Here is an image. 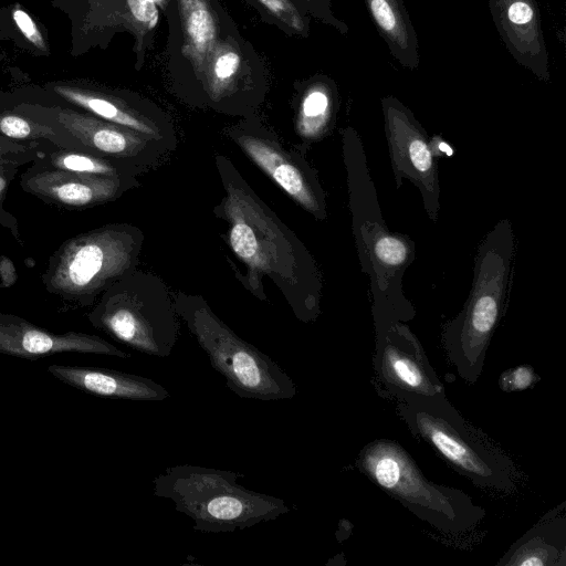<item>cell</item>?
<instances>
[{
  "instance_id": "33",
  "label": "cell",
  "mask_w": 566,
  "mask_h": 566,
  "mask_svg": "<svg viewBox=\"0 0 566 566\" xmlns=\"http://www.w3.org/2000/svg\"><path fill=\"white\" fill-rule=\"evenodd\" d=\"M429 144L434 157L452 156L453 154L452 147L440 136L429 137Z\"/></svg>"
},
{
  "instance_id": "26",
  "label": "cell",
  "mask_w": 566,
  "mask_h": 566,
  "mask_svg": "<svg viewBox=\"0 0 566 566\" xmlns=\"http://www.w3.org/2000/svg\"><path fill=\"white\" fill-rule=\"evenodd\" d=\"M55 145L36 142L13 140L0 134V165L11 164L18 167L31 164L41 157L44 150Z\"/></svg>"
},
{
  "instance_id": "15",
  "label": "cell",
  "mask_w": 566,
  "mask_h": 566,
  "mask_svg": "<svg viewBox=\"0 0 566 566\" xmlns=\"http://www.w3.org/2000/svg\"><path fill=\"white\" fill-rule=\"evenodd\" d=\"M45 90L69 106L151 136L176 149L174 125L163 113L143 108L120 94L82 80L49 82Z\"/></svg>"
},
{
  "instance_id": "5",
  "label": "cell",
  "mask_w": 566,
  "mask_h": 566,
  "mask_svg": "<svg viewBox=\"0 0 566 566\" xmlns=\"http://www.w3.org/2000/svg\"><path fill=\"white\" fill-rule=\"evenodd\" d=\"M242 474L230 470L180 464L153 480L154 494L172 501L176 511L193 521L202 533H228L273 521L290 512L276 496L238 483Z\"/></svg>"
},
{
  "instance_id": "19",
  "label": "cell",
  "mask_w": 566,
  "mask_h": 566,
  "mask_svg": "<svg viewBox=\"0 0 566 566\" xmlns=\"http://www.w3.org/2000/svg\"><path fill=\"white\" fill-rule=\"evenodd\" d=\"M566 564L565 504L547 512L497 562L504 566H564Z\"/></svg>"
},
{
  "instance_id": "14",
  "label": "cell",
  "mask_w": 566,
  "mask_h": 566,
  "mask_svg": "<svg viewBox=\"0 0 566 566\" xmlns=\"http://www.w3.org/2000/svg\"><path fill=\"white\" fill-rule=\"evenodd\" d=\"M20 186L41 201L65 210H84L120 198L139 186L138 178L81 174L44 166L36 160L20 176Z\"/></svg>"
},
{
  "instance_id": "21",
  "label": "cell",
  "mask_w": 566,
  "mask_h": 566,
  "mask_svg": "<svg viewBox=\"0 0 566 566\" xmlns=\"http://www.w3.org/2000/svg\"><path fill=\"white\" fill-rule=\"evenodd\" d=\"M337 112L338 95L335 84L327 77L312 81L303 91L295 117V132L305 146L331 133Z\"/></svg>"
},
{
  "instance_id": "22",
  "label": "cell",
  "mask_w": 566,
  "mask_h": 566,
  "mask_svg": "<svg viewBox=\"0 0 566 566\" xmlns=\"http://www.w3.org/2000/svg\"><path fill=\"white\" fill-rule=\"evenodd\" d=\"M182 22L184 51L195 71L203 75L210 53L218 42L219 27L208 0H178Z\"/></svg>"
},
{
  "instance_id": "17",
  "label": "cell",
  "mask_w": 566,
  "mask_h": 566,
  "mask_svg": "<svg viewBox=\"0 0 566 566\" xmlns=\"http://www.w3.org/2000/svg\"><path fill=\"white\" fill-rule=\"evenodd\" d=\"M488 6L512 57L541 81L549 82L548 51L536 0H488Z\"/></svg>"
},
{
  "instance_id": "8",
  "label": "cell",
  "mask_w": 566,
  "mask_h": 566,
  "mask_svg": "<svg viewBox=\"0 0 566 566\" xmlns=\"http://www.w3.org/2000/svg\"><path fill=\"white\" fill-rule=\"evenodd\" d=\"M172 297L178 317L233 394L262 401L295 397L297 387L287 373L269 355L237 335L201 295L177 290Z\"/></svg>"
},
{
  "instance_id": "25",
  "label": "cell",
  "mask_w": 566,
  "mask_h": 566,
  "mask_svg": "<svg viewBox=\"0 0 566 566\" xmlns=\"http://www.w3.org/2000/svg\"><path fill=\"white\" fill-rule=\"evenodd\" d=\"M241 64L240 51L233 43L217 42L203 72L207 94L212 102H220L234 91Z\"/></svg>"
},
{
  "instance_id": "2",
  "label": "cell",
  "mask_w": 566,
  "mask_h": 566,
  "mask_svg": "<svg viewBox=\"0 0 566 566\" xmlns=\"http://www.w3.org/2000/svg\"><path fill=\"white\" fill-rule=\"evenodd\" d=\"M342 136L353 235L361 271L370 280L373 304L389 307L402 322L411 321L416 310L403 294L402 277L416 260V243L388 229L357 132L347 127Z\"/></svg>"
},
{
  "instance_id": "10",
  "label": "cell",
  "mask_w": 566,
  "mask_h": 566,
  "mask_svg": "<svg viewBox=\"0 0 566 566\" xmlns=\"http://www.w3.org/2000/svg\"><path fill=\"white\" fill-rule=\"evenodd\" d=\"M375 326L373 367L380 391L397 401L446 396V387L406 322L371 304Z\"/></svg>"
},
{
  "instance_id": "7",
  "label": "cell",
  "mask_w": 566,
  "mask_h": 566,
  "mask_svg": "<svg viewBox=\"0 0 566 566\" xmlns=\"http://www.w3.org/2000/svg\"><path fill=\"white\" fill-rule=\"evenodd\" d=\"M355 467L369 481L440 533L460 536L475 530L486 511L462 490L430 481L403 447L376 439L359 451Z\"/></svg>"
},
{
  "instance_id": "12",
  "label": "cell",
  "mask_w": 566,
  "mask_h": 566,
  "mask_svg": "<svg viewBox=\"0 0 566 566\" xmlns=\"http://www.w3.org/2000/svg\"><path fill=\"white\" fill-rule=\"evenodd\" d=\"M227 135L295 203L315 219H326V193L303 154L286 148L271 129L254 120L229 127Z\"/></svg>"
},
{
  "instance_id": "9",
  "label": "cell",
  "mask_w": 566,
  "mask_h": 566,
  "mask_svg": "<svg viewBox=\"0 0 566 566\" xmlns=\"http://www.w3.org/2000/svg\"><path fill=\"white\" fill-rule=\"evenodd\" d=\"M87 319L115 340L159 358L171 354L180 331L172 291L158 275L138 268L102 293Z\"/></svg>"
},
{
  "instance_id": "23",
  "label": "cell",
  "mask_w": 566,
  "mask_h": 566,
  "mask_svg": "<svg viewBox=\"0 0 566 566\" xmlns=\"http://www.w3.org/2000/svg\"><path fill=\"white\" fill-rule=\"evenodd\" d=\"M36 161L56 169L105 177L138 178L145 174L140 168L125 161L59 147L44 150Z\"/></svg>"
},
{
  "instance_id": "1",
  "label": "cell",
  "mask_w": 566,
  "mask_h": 566,
  "mask_svg": "<svg viewBox=\"0 0 566 566\" xmlns=\"http://www.w3.org/2000/svg\"><path fill=\"white\" fill-rule=\"evenodd\" d=\"M214 163L223 197L213 213L224 222V240L247 270L242 284L259 300L268 301L261 282L268 277L298 321L315 322L323 290L315 259L228 157L217 154Z\"/></svg>"
},
{
  "instance_id": "29",
  "label": "cell",
  "mask_w": 566,
  "mask_h": 566,
  "mask_svg": "<svg viewBox=\"0 0 566 566\" xmlns=\"http://www.w3.org/2000/svg\"><path fill=\"white\" fill-rule=\"evenodd\" d=\"M266 10L286 27L301 35H307L308 27L291 0H258Z\"/></svg>"
},
{
  "instance_id": "18",
  "label": "cell",
  "mask_w": 566,
  "mask_h": 566,
  "mask_svg": "<svg viewBox=\"0 0 566 566\" xmlns=\"http://www.w3.org/2000/svg\"><path fill=\"white\" fill-rule=\"evenodd\" d=\"M48 371L70 387L103 398L163 401L169 397L168 390L155 380L120 370L53 364Z\"/></svg>"
},
{
  "instance_id": "6",
  "label": "cell",
  "mask_w": 566,
  "mask_h": 566,
  "mask_svg": "<svg viewBox=\"0 0 566 566\" xmlns=\"http://www.w3.org/2000/svg\"><path fill=\"white\" fill-rule=\"evenodd\" d=\"M144 240L140 228L125 222L77 233L50 255L42 284L70 307H92L103 292L137 269Z\"/></svg>"
},
{
  "instance_id": "28",
  "label": "cell",
  "mask_w": 566,
  "mask_h": 566,
  "mask_svg": "<svg viewBox=\"0 0 566 566\" xmlns=\"http://www.w3.org/2000/svg\"><path fill=\"white\" fill-rule=\"evenodd\" d=\"M19 167L11 164L0 165V227L7 229L14 240L23 245V239L19 230L18 219L6 210L3 202L9 190V186L18 174Z\"/></svg>"
},
{
  "instance_id": "16",
  "label": "cell",
  "mask_w": 566,
  "mask_h": 566,
  "mask_svg": "<svg viewBox=\"0 0 566 566\" xmlns=\"http://www.w3.org/2000/svg\"><path fill=\"white\" fill-rule=\"evenodd\" d=\"M65 353L132 357L97 335L74 331L54 333L18 315L0 312V354L38 359Z\"/></svg>"
},
{
  "instance_id": "32",
  "label": "cell",
  "mask_w": 566,
  "mask_h": 566,
  "mask_svg": "<svg viewBox=\"0 0 566 566\" xmlns=\"http://www.w3.org/2000/svg\"><path fill=\"white\" fill-rule=\"evenodd\" d=\"M18 280L17 269L10 258L0 255V287H11Z\"/></svg>"
},
{
  "instance_id": "20",
  "label": "cell",
  "mask_w": 566,
  "mask_h": 566,
  "mask_svg": "<svg viewBox=\"0 0 566 566\" xmlns=\"http://www.w3.org/2000/svg\"><path fill=\"white\" fill-rule=\"evenodd\" d=\"M379 35L405 67L419 66L418 38L402 0H364Z\"/></svg>"
},
{
  "instance_id": "4",
  "label": "cell",
  "mask_w": 566,
  "mask_h": 566,
  "mask_svg": "<svg viewBox=\"0 0 566 566\" xmlns=\"http://www.w3.org/2000/svg\"><path fill=\"white\" fill-rule=\"evenodd\" d=\"M411 434L474 485L512 494L523 474L514 460L483 431L468 422L447 396L397 402Z\"/></svg>"
},
{
  "instance_id": "11",
  "label": "cell",
  "mask_w": 566,
  "mask_h": 566,
  "mask_svg": "<svg viewBox=\"0 0 566 566\" xmlns=\"http://www.w3.org/2000/svg\"><path fill=\"white\" fill-rule=\"evenodd\" d=\"M12 107L42 124L61 126L90 153L128 163L144 172L163 165L175 150L151 136L72 106L20 102Z\"/></svg>"
},
{
  "instance_id": "3",
  "label": "cell",
  "mask_w": 566,
  "mask_h": 566,
  "mask_svg": "<svg viewBox=\"0 0 566 566\" xmlns=\"http://www.w3.org/2000/svg\"><path fill=\"white\" fill-rule=\"evenodd\" d=\"M514 250L512 224L502 219L478 248L463 307L442 326L447 358L465 382H476L483 371L489 345L505 311Z\"/></svg>"
},
{
  "instance_id": "13",
  "label": "cell",
  "mask_w": 566,
  "mask_h": 566,
  "mask_svg": "<svg viewBox=\"0 0 566 566\" xmlns=\"http://www.w3.org/2000/svg\"><path fill=\"white\" fill-rule=\"evenodd\" d=\"M389 159L396 188L410 181L420 192L424 210L433 222L440 209L438 165L429 136L413 113L392 95L381 98Z\"/></svg>"
},
{
  "instance_id": "31",
  "label": "cell",
  "mask_w": 566,
  "mask_h": 566,
  "mask_svg": "<svg viewBox=\"0 0 566 566\" xmlns=\"http://www.w3.org/2000/svg\"><path fill=\"white\" fill-rule=\"evenodd\" d=\"M167 0H126L130 18L140 27L153 28L158 19V7Z\"/></svg>"
},
{
  "instance_id": "27",
  "label": "cell",
  "mask_w": 566,
  "mask_h": 566,
  "mask_svg": "<svg viewBox=\"0 0 566 566\" xmlns=\"http://www.w3.org/2000/svg\"><path fill=\"white\" fill-rule=\"evenodd\" d=\"M9 12L18 33L27 42L28 50L33 54L49 55L50 48L45 35L30 13L18 3L12 6Z\"/></svg>"
},
{
  "instance_id": "30",
  "label": "cell",
  "mask_w": 566,
  "mask_h": 566,
  "mask_svg": "<svg viewBox=\"0 0 566 566\" xmlns=\"http://www.w3.org/2000/svg\"><path fill=\"white\" fill-rule=\"evenodd\" d=\"M538 381V376L530 365H520L502 373L499 385L503 391H521Z\"/></svg>"
},
{
  "instance_id": "24",
  "label": "cell",
  "mask_w": 566,
  "mask_h": 566,
  "mask_svg": "<svg viewBox=\"0 0 566 566\" xmlns=\"http://www.w3.org/2000/svg\"><path fill=\"white\" fill-rule=\"evenodd\" d=\"M0 134L19 142H36L59 148L90 153L75 137L56 124H42L13 107L0 109Z\"/></svg>"
}]
</instances>
